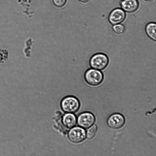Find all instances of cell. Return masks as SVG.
Segmentation results:
<instances>
[{
  "label": "cell",
  "instance_id": "9a60e30c",
  "mask_svg": "<svg viewBox=\"0 0 156 156\" xmlns=\"http://www.w3.org/2000/svg\"><path fill=\"white\" fill-rule=\"evenodd\" d=\"M144 0L145 1H146V2H151L152 1H153V0Z\"/></svg>",
  "mask_w": 156,
  "mask_h": 156
},
{
  "label": "cell",
  "instance_id": "5b68a950",
  "mask_svg": "<svg viewBox=\"0 0 156 156\" xmlns=\"http://www.w3.org/2000/svg\"><path fill=\"white\" fill-rule=\"evenodd\" d=\"M95 118L94 115L89 112H83L80 114L77 119V123L81 127L87 129L94 123Z\"/></svg>",
  "mask_w": 156,
  "mask_h": 156
},
{
  "label": "cell",
  "instance_id": "ba28073f",
  "mask_svg": "<svg viewBox=\"0 0 156 156\" xmlns=\"http://www.w3.org/2000/svg\"><path fill=\"white\" fill-rule=\"evenodd\" d=\"M120 5L125 12L130 13L138 9L139 3L137 0H122L120 2Z\"/></svg>",
  "mask_w": 156,
  "mask_h": 156
},
{
  "label": "cell",
  "instance_id": "4fadbf2b",
  "mask_svg": "<svg viewBox=\"0 0 156 156\" xmlns=\"http://www.w3.org/2000/svg\"><path fill=\"white\" fill-rule=\"evenodd\" d=\"M67 0H52L54 4L58 7L63 6L66 4Z\"/></svg>",
  "mask_w": 156,
  "mask_h": 156
},
{
  "label": "cell",
  "instance_id": "9c48e42d",
  "mask_svg": "<svg viewBox=\"0 0 156 156\" xmlns=\"http://www.w3.org/2000/svg\"><path fill=\"white\" fill-rule=\"evenodd\" d=\"M76 116L72 113H66L62 117L63 124L67 128H71L74 127L76 125Z\"/></svg>",
  "mask_w": 156,
  "mask_h": 156
},
{
  "label": "cell",
  "instance_id": "30bf717a",
  "mask_svg": "<svg viewBox=\"0 0 156 156\" xmlns=\"http://www.w3.org/2000/svg\"><path fill=\"white\" fill-rule=\"evenodd\" d=\"M156 24L154 22H150L146 25L145 30L147 36L152 40L156 41Z\"/></svg>",
  "mask_w": 156,
  "mask_h": 156
},
{
  "label": "cell",
  "instance_id": "7a4b0ae2",
  "mask_svg": "<svg viewBox=\"0 0 156 156\" xmlns=\"http://www.w3.org/2000/svg\"><path fill=\"white\" fill-rule=\"evenodd\" d=\"M84 78L85 81L89 85L97 86L102 82L104 76L100 71L95 69H90L85 72Z\"/></svg>",
  "mask_w": 156,
  "mask_h": 156
},
{
  "label": "cell",
  "instance_id": "6da1fadb",
  "mask_svg": "<svg viewBox=\"0 0 156 156\" xmlns=\"http://www.w3.org/2000/svg\"><path fill=\"white\" fill-rule=\"evenodd\" d=\"M80 106L79 100L75 97L69 96L63 98L61 102L62 110L67 113H73L77 112Z\"/></svg>",
  "mask_w": 156,
  "mask_h": 156
},
{
  "label": "cell",
  "instance_id": "5bb4252c",
  "mask_svg": "<svg viewBox=\"0 0 156 156\" xmlns=\"http://www.w3.org/2000/svg\"><path fill=\"white\" fill-rule=\"evenodd\" d=\"M79 0L80 2H82V3H87L89 1V0Z\"/></svg>",
  "mask_w": 156,
  "mask_h": 156
},
{
  "label": "cell",
  "instance_id": "3957f363",
  "mask_svg": "<svg viewBox=\"0 0 156 156\" xmlns=\"http://www.w3.org/2000/svg\"><path fill=\"white\" fill-rule=\"evenodd\" d=\"M108 62V58L106 55L98 53L94 55L91 57L89 64L92 68L102 70L107 66Z\"/></svg>",
  "mask_w": 156,
  "mask_h": 156
},
{
  "label": "cell",
  "instance_id": "8992f818",
  "mask_svg": "<svg viewBox=\"0 0 156 156\" xmlns=\"http://www.w3.org/2000/svg\"><path fill=\"white\" fill-rule=\"evenodd\" d=\"M125 119L124 116L119 113H114L111 115L107 120V124L110 128L119 129L124 125Z\"/></svg>",
  "mask_w": 156,
  "mask_h": 156
},
{
  "label": "cell",
  "instance_id": "277c9868",
  "mask_svg": "<svg viewBox=\"0 0 156 156\" xmlns=\"http://www.w3.org/2000/svg\"><path fill=\"white\" fill-rule=\"evenodd\" d=\"M69 132L68 137L73 143L78 144L82 142L86 137L85 130L82 127H73Z\"/></svg>",
  "mask_w": 156,
  "mask_h": 156
},
{
  "label": "cell",
  "instance_id": "52a82bcc",
  "mask_svg": "<svg viewBox=\"0 0 156 156\" xmlns=\"http://www.w3.org/2000/svg\"><path fill=\"white\" fill-rule=\"evenodd\" d=\"M126 14L122 9L116 8L113 9L110 13L108 20L110 23L113 25L119 24L125 20Z\"/></svg>",
  "mask_w": 156,
  "mask_h": 156
},
{
  "label": "cell",
  "instance_id": "7c38bea8",
  "mask_svg": "<svg viewBox=\"0 0 156 156\" xmlns=\"http://www.w3.org/2000/svg\"><path fill=\"white\" fill-rule=\"evenodd\" d=\"M112 29L113 31L118 34L123 33L125 30L124 26L120 23L114 25L112 27Z\"/></svg>",
  "mask_w": 156,
  "mask_h": 156
},
{
  "label": "cell",
  "instance_id": "8fae6325",
  "mask_svg": "<svg viewBox=\"0 0 156 156\" xmlns=\"http://www.w3.org/2000/svg\"><path fill=\"white\" fill-rule=\"evenodd\" d=\"M98 126L94 124L89 128L86 133V136L88 139L93 138L95 136L98 130Z\"/></svg>",
  "mask_w": 156,
  "mask_h": 156
}]
</instances>
